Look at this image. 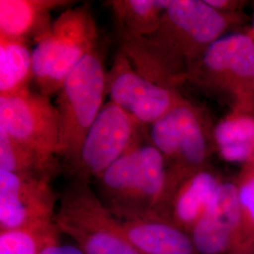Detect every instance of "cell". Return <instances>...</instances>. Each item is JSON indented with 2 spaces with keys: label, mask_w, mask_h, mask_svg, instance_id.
<instances>
[{
  "label": "cell",
  "mask_w": 254,
  "mask_h": 254,
  "mask_svg": "<svg viewBox=\"0 0 254 254\" xmlns=\"http://www.w3.org/2000/svg\"><path fill=\"white\" fill-rule=\"evenodd\" d=\"M229 14L200 0H171L158 27L144 37L119 36L121 49L136 72L175 89L216 41L224 36Z\"/></svg>",
  "instance_id": "obj_1"
},
{
  "label": "cell",
  "mask_w": 254,
  "mask_h": 254,
  "mask_svg": "<svg viewBox=\"0 0 254 254\" xmlns=\"http://www.w3.org/2000/svg\"><path fill=\"white\" fill-rule=\"evenodd\" d=\"M102 202L120 219L159 217L170 172L153 144L137 145L97 178Z\"/></svg>",
  "instance_id": "obj_2"
},
{
  "label": "cell",
  "mask_w": 254,
  "mask_h": 254,
  "mask_svg": "<svg viewBox=\"0 0 254 254\" xmlns=\"http://www.w3.org/2000/svg\"><path fill=\"white\" fill-rule=\"evenodd\" d=\"M97 36L88 4L63 11L32 50L33 79L40 92L47 96L58 93L73 68L96 50Z\"/></svg>",
  "instance_id": "obj_3"
},
{
  "label": "cell",
  "mask_w": 254,
  "mask_h": 254,
  "mask_svg": "<svg viewBox=\"0 0 254 254\" xmlns=\"http://www.w3.org/2000/svg\"><path fill=\"white\" fill-rule=\"evenodd\" d=\"M61 232L71 236L86 254H142L89 181L74 178L60 197L55 218Z\"/></svg>",
  "instance_id": "obj_4"
},
{
  "label": "cell",
  "mask_w": 254,
  "mask_h": 254,
  "mask_svg": "<svg viewBox=\"0 0 254 254\" xmlns=\"http://www.w3.org/2000/svg\"><path fill=\"white\" fill-rule=\"evenodd\" d=\"M106 84L107 72L95 50L73 68L58 92L56 107L62 125V156L71 169L77 162L84 139L104 107Z\"/></svg>",
  "instance_id": "obj_5"
},
{
  "label": "cell",
  "mask_w": 254,
  "mask_h": 254,
  "mask_svg": "<svg viewBox=\"0 0 254 254\" xmlns=\"http://www.w3.org/2000/svg\"><path fill=\"white\" fill-rule=\"evenodd\" d=\"M209 89L223 91L235 111L254 114V39L252 34L224 35L209 47L187 77Z\"/></svg>",
  "instance_id": "obj_6"
},
{
  "label": "cell",
  "mask_w": 254,
  "mask_h": 254,
  "mask_svg": "<svg viewBox=\"0 0 254 254\" xmlns=\"http://www.w3.org/2000/svg\"><path fill=\"white\" fill-rule=\"evenodd\" d=\"M151 144L162 154L173 177L206 166L208 135L200 110L183 99L151 126Z\"/></svg>",
  "instance_id": "obj_7"
},
{
  "label": "cell",
  "mask_w": 254,
  "mask_h": 254,
  "mask_svg": "<svg viewBox=\"0 0 254 254\" xmlns=\"http://www.w3.org/2000/svg\"><path fill=\"white\" fill-rule=\"evenodd\" d=\"M135 119L111 101L104 105L82 144L74 178L90 181L97 178L122 156L138 144V128Z\"/></svg>",
  "instance_id": "obj_8"
},
{
  "label": "cell",
  "mask_w": 254,
  "mask_h": 254,
  "mask_svg": "<svg viewBox=\"0 0 254 254\" xmlns=\"http://www.w3.org/2000/svg\"><path fill=\"white\" fill-rule=\"evenodd\" d=\"M0 128L38 151L63 155L60 113L49 96L30 90L0 97Z\"/></svg>",
  "instance_id": "obj_9"
},
{
  "label": "cell",
  "mask_w": 254,
  "mask_h": 254,
  "mask_svg": "<svg viewBox=\"0 0 254 254\" xmlns=\"http://www.w3.org/2000/svg\"><path fill=\"white\" fill-rule=\"evenodd\" d=\"M107 94L140 126L153 125L184 98L176 91L155 84L137 73L119 51L107 72Z\"/></svg>",
  "instance_id": "obj_10"
},
{
  "label": "cell",
  "mask_w": 254,
  "mask_h": 254,
  "mask_svg": "<svg viewBox=\"0 0 254 254\" xmlns=\"http://www.w3.org/2000/svg\"><path fill=\"white\" fill-rule=\"evenodd\" d=\"M51 180L0 170V231L55 224L58 196Z\"/></svg>",
  "instance_id": "obj_11"
},
{
  "label": "cell",
  "mask_w": 254,
  "mask_h": 254,
  "mask_svg": "<svg viewBox=\"0 0 254 254\" xmlns=\"http://www.w3.org/2000/svg\"><path fill=\"white\" fill-rule=\"evenodd\" d=\"M241 208L235 183L221 182L203 215L191 231L199 254H226L237 248Z\"/></svg>",
  "instance_id": "obj_12"
},
{
  "label": "cell",
  "mask_w": 254,
  "mask_h": 254,
  "mask_svg": "<svg viewBox=\"0 0 254 254\" xmlns=\"http://www.w3.org/2000/svg\"><path fill=\"white\" fill-rule=\"evenodd\" d=\"M220 183L207 167L178 178H170L159 217L172 221L190 235Z\"/></svg>",
  "instance_id": "obj_13"
},
{
  "label": "cell",
  "mask_w": 254,
  "mask_h": 254,
  "mask_svg": "<svg viewBox=\"0 0 254 254\" xmlns=\"http://www.w3.org/2000/svg\"><path fill=\"white\" fill-rule=\"evenodd\" d=\"M120 221L129 241L142 254H199L190 235L168 219L151 216Z\"/></svg>",
  "instance_id": "obj_14"
},
{
  "label": "cell",
  "mask_w": 254,
  "mask_h": 254,
  "mask_svg": "<svg viewBox=\"0 0 254 254\" xmlns=\"http://www.w3.org/2000/svg\"><path fill=\"white\" fill-rule=\"evenodd\" d=\"M69 4L66 0H0V35L36 43L53 23L51 12Z\"/></svg>",
  "instance_id": "obj_15"
},
{
  "label": "cell",
  "mask_w": 254,
  "mask_h": 254,
  "mask_svg": "<svg viewBox=\"0 0 254 254\" xmlns=\"http://www.w3.org/2000/svg\"><path fill=\"white\" fill-rule=\"evenodd\" d=\"M221 158L231 163L254 161V114L234 111L212 132Z\"/></svg>",
  "instance_id": "obj_16"
},
{
  "label": "cell",
  "mask_w": 254,
  "mask_h": 254,
  "mask_svg": "<svg viewBox=\"0 0 254 254\" xmlns=\"http://www.w3.org/2000/svg\"><path fill=\"white\" fill-rule=\"evenodd\" d=\"M0 170L53 179L61 170L57 155L22 143L0 128Z\"/></svg>",
  "instance_id": "obj_17"
},
{
  "label": "cell",
  "mask_w": 254,
  "mask_h": 254,
  "mask_svg": "<svg viewBox=\"0 0 254 254\" xmlns=\"http://www.w3.org/2000/svg\"><path fill=\"white\" fill-rule=\"evenodd\" d=\"M32 79V50L27 42L0 35V97L29 90Z\"/></svg>",
  "instance_id": "obj_18"
},
{
  "label": "cell",
  "mask_w": 254,
  "mask_h": 254,
  "mask_svg": "<svg viewBox=\"0 0 254 254\" xmlns=\"http://www.w3.org/2000/svg\"><path fill=\"white\" fill-rule=\"evenodd\" d=\"M171 0H110L119 36L144 37L158 27Z\"/></svg>",
  "instance_id": "obj_19"
},
{
  "label": "cell",
  "mask_w": 254,
  "mask_h": 254,
  "mask_svg": "<svg viewBox=\"0 0 254 254\" xmlns=\"http://www.w3.org/2000/svg\"><path fill=\"white\" fill-rule=\"evenodd\" d=\"M59 232L56 223L47 227L0 231V254H40L58 240Z\"/></svg>",
  "instance_id": "obj_20"
},
{
  "label": "cell",
  "mask_w": 254,
  "mask_h": 254,
  "mask_svg": "<svg viewBox=\"0 0 254 254\" xmlns=\"http://www.w3.org/2000/svg\"><path fill=\"white\" fill-rule=\"evenodd\" d=\"M241 208V229L237 244L254 245V161L245 164L236 183Z\"/></svg>",
  "instance_id": "obj_21"
},
{
  "label": "cell",
  "mask_w": 254,
  "mask_h": 254,
  "mask_svg": "<svg viewBox=\"0 0 254 254\" xmlns=\"http://www.w3.org/2000/svg\"><path fill=\"white\" fill-rule=\"evenodd\" d=\"M40 254H86L77 245L62 244L59 239L48 244Z\"/></svg>",
  "instance_id": "obj_22"
},
{
  "label": "cell",
  "mask_w": 254,
  "mask_h": 254,
  "mask_svg": "<svg viewBox=\"0 0 254 254\" xmlns=\"http://www.w3.org/2000/svg\"><path fill=\"white\" fill-rule=\"evenodd\" d=\"M251 34H252V36L254 37V27H253V30H252V33H251Z\"/></svg>",
  "instance_id": "obj_23"
}]
</instances>
